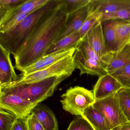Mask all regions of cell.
<instances>
[{
	"instance_id": "obj_34",
	"label": "cell",
	"mask_w": 130,
	"mask_h": 130,
	"mask_svg": "<svg viewBox=\"0 0 130 130\" xmlns=\"http://www.w3.org/2000/svg\"><path fill=\"white\" fill-rule=\"evenodd\" d=\"M8 11L0 1V24H1L5 15Z\"/></svg>"
},
{
	"instance_id": "obj_6",
	"label": "cell",
	"mask_w": 130,
	"mask_h": 130,
	"mask_svg": "<svg viewBox=\"0 0 130 130\" xmlns=\"http://www.w3.org/2000/svg\"><path fill=\"white\" fill-rule=\"evenodd\" d=\"M36 107L9 89H2L0 109L10 112L16 117H27Z\"/></svg>"
},
{
	"instance_id": "obj_1",
	"label": "cell",
	"mask_w": 130,
	"mask_h": 130,
	"mask_svg": "<svg viewBox=\"0 0 130 130\" xmlns=\"http://www.w3.org/2000/svg\"><path fill=\"white\" fill-rule=\"evenodd\" d=\"M56 7L44 15L13 56L15 68L22 71L46 55L56 42L67 18L65 5L56 0Z\"/></svg>"
},
{
	"instance_id": "obj_14",
	"label": "cell",
	"mask_w": 130,
	"mask_h": 130,
	"mask_svg": "<svg viewBox=\"0 0 130 130\" xmlns=\"http://www.w3.org/2000/svg\"><path fill=\"white\" fill-rule=\"evenodd\" d=\"M83 39L88 43L100 58L107 52L101 21L97 23L87 32Z\"/></svg>"
},
{
	"instance_id": "obj_16",
	"label": "cell",
	"mask_w": 130,
	"mask_h": 130,
	"mask_svg": "<svg viewBox=\"0 0 130 130\" xmlns=\"http://www.w3.org/2000/svg\"><path fill=\"white\" fill-rule=\"evenodd\" d=\"M94 130H110L104 115L92 105L86 108L82 116Z\"/></svg>"
},
{
	"instance_id": "obj_12",
	"label": "cell",
	"mask_w": 130,
	"mask_h": 130,
	"mask_svg": "<svg viewBox=\"0 0 130 130\" xmlns=\"http://www.w3.org/2000/svg\"><path fill=\"white\" fill-rule=\"evenodd\" d=\"M89 3L78 10L67 15L66 21L56 42L73 33L79 31L88 15Z\"/></svg>"
},
{
	"instance_id": "obj_28",
	"label": "cell",
	"mask_w": 130,
	"mask_h": 130,
	"mask_svg": "<svg viewBox=\"0 0 130 130\" xmlns=\"http://www.w3.org/2000/svg\"><path fill=\"white\" fill-rule=\"evenodd\" d=\"M16 117L10 112L0 109V130H10Z\"/></svg>"
},
{
	"instance_id": "obj_22",
	"label": "cell",
	"mask_w": 130,
	"mask_h": 130,
	"mask_svg": "<svg viewBox=\"0 0 130 130\" xmlns=\"http://www.w3.org/2000/svg\"><path fill=\"white\" fill-rule=\"evenodd\" d=\"M90 10L88 17L83 24L79 33L82 39H83L87 32L98 22H101L102 15L99 12L94 0H91L90 3Z\"/></svg>"
},
{
	"instance_id": "obj_9",
	"label": "cell",
	"mask_w": 130,
	"mask_h": 130,
	"mask_svg": "<svg viewBox=\"0 0 130 130\" xmlns=\"http://www.w3.org/2000/svg\"><path fill=\"white\" fill-rule=\"evenodd\" d=\"M73 58L76 68L80 70V75L87 74L100 77L108 73L95 60L86 56L78 48L76 50Z\"/></svg>"
},
{
	"instance_id": "obj_31",
	"label": "cell",
	"mask_w": 130,
	"mask_h": 130,
	"mask_svg": "<svg viewBox=\"0 0 130 130\" xmlns=\"http://www.w3.org/2000/svg\"><path fill=\"white\" fill-rule=\"evenodd\" d=\"M28 130H45L36 117L31 113L26 118Z\"/></svg>"
},
{
	"instance_id": "obj_29",
	"label": "cell",
	"mask_w": 130,
	"mask_h": 130,
	"mask_svg": "<svg viewBox=\"0 0 130 130\" xmlns=\"http://www.w3.org/2000/svg\"><path fill=\"white\" fill-rule=\"evenodd\" d=\"M102 15L101 22L109 20H119L130 22V8L113 13Z\"/></svg>"
},
{
	"instance_id": "obj_27",
	"label": "cell",
	"mask_w": 130,
	"mask_h": 130,
	"mask_svg": "<svg viewBox=\"0 0 130 130\" xmlns=\"http://www.w3.org/2000/svg\"><path fill=\"white\" fill-rule=\"evenodd\" d=\"M91 0H61L65 5L67 15L71 14L89 4Z\"/></svg>"
},
{
	"instance_id": "obj_21",
	"label": "cell",
	"mask_w": 130,
	"mask_h": 130,
	"mask_svg": "<svg viewBox=\"0 0 130 130\" xmlns=\"http://www.w3.org/2000/svg\"><path fill=\"white\" fill-rule=\"evenodd\" d=\"M115 27L117 51L130 43V22L116 20Z\"/></svg>"
},
{
	"instance_id": "obj_20",
	"label": "cell",
	"mask_w": 130,
	"mask_h": 130,
	"mask_svg": "<svg viewBox=\"0 0 130 130\" xmlns=\"http://www.w3.org/2000/svg\"><path fill=\"white\" fill-rule=\"evenodd\" d=\"M49 0H26L17 8L8 11L5 15L2 23L13 16L21 13H31L45 5Z\"/></svg>"
},
{
	"instance_id": "obj_15",
	"label": "cell",
	"mask_w": 130,
	"mask_h": 130,
	"mask_svg": "<svg viewBox=\"0 0 130 130\" xmlns=\"http://www.w3.org/2000/svg\"><path fill=\"white\" fill-rule=\"evenodd\" d=\"M31 113L36 116L45 130H59L58 124L55 114L45 105L39 104Z\"/></svg>"
},
{
	"instance_id": "obj_3",
	"label": "cell",
	"mask_w": 130,
	"mask_h": 130,
	"mask_svg": "<svg viewBox=\"0 0 130 130\" xmlns=\"http://www.w3.org/2000/svg\"><path fill=\"white\" fill-rule=\"evenodd\" d=\"M66 76H55L29 84L8 88L36 106L52 96L57 86Z\"/></svg>"
},
{
	"instance_id": "obj_26",
	"label": "cell",
	"mask_w": 130,
	"mask_h": 130,
	"mask_svg": "<svg viewBox=\"0 0 130 130\" xmlns=\"http://www.w3.org/2000/svg\"><path fill=\"white\" fill-rule=\"evenodd\" d=\"M77 48L79 49L89 59L95 60L101 66L106 70L107 65L97 55L94 50L86 40L83 39Z\"/></svg>"
},
{
	"instance_id": "obj_32",
	"label": "cell",
	"mask_w": 130,
	"mask_h": 130,
	"mask_svg": "<svg viewBox=\"0 0 130 130\" xmlns=\"http://www.w3.org/2000/svg\"><path fill=\"white\" fill-rule=\"evenodd\" d=\"M26 1V0H0L8 11L17 8Z\"/></svg>"
},
{
	"instance_id": "obj_13",
	"label": "cell",
	"mask_w": 130,
	"mask_h": 130,
	"mask_svg": "<svg viewBox=\"0 0 130 130\" xmlns=\"http://www.w3.org/2000/svg\"><path fill=\"white\" fill-rule=\"evenodd\" d=\"M10 54L0 44V85L2 89L20 77L16 74Z\"/></svg>"
},
{
	"instance_id": "obj_35",
	"label": "cell",
	"mask_w": 130,
	"mask_h": 130,
	"mask_svg": "<svg viewBox=\"0 0 130 130\" xmlns=\"http://www.w3.org/2000/svg\"><path fill=\"white\" fill-rule=\"evenodd\" d=\"M112 130H130V123H127L118 126Z\"/></svg>"
},
{
	"instance_id": "obj_25",
	"label": "cell",
	"mask_w": 130,
	"mask_h": 130,
	"mask_svg": "<svg viewBox=\"0 0 130 130\" xmlns=\"http://www.w3.org/2000/svg\"><path fill=\"white\" fill-rule=\"evenodd\" d=\"M109 74L115 78L123 88L130 89V64Z\"/></svg>"
},
{
	"instance_id": "obj_2",
	"label": "cell",
	"mask_w": 130,
	"mask_h": 130,
	"mask_svg": "<svg viewBox=\"0 0 130 130\" xmlns=\"http://www.w3.org/2000/svg\"><path fill=\"white\" fill-rule=\"evenodd\" d=\"M57 5L56 0H49L45 5L29 15L15 28L7 33H0L1 45L14 56L43 16Z\"/></svg>"
},
{
	"instance_id": "obj_24",
	"label": "cell",
	"mask_w": 130,
	"mask_h": 130,
	"mask_svg": "<svg viewBox=\"0 0 130 130\" xmlns=\"http://www.w3.org/2000/svg\"><path fill=\"white\" fill-rule=\"evenodd\" d=\"M32 13L19 14L13 16L5 21L1 24L0 33H4L12 30Z\"/></svg>"
},
{
	"instance_id": "obj_30",
	"label": "cell",
	"mask_w": 130,
	"mask_h": 130,
	"mask_svg": "<svg viewBox=\"0 0 130 130\" xmlns=\"http://www.w3.org/2000/svg\"><path fill=\"white\" fill-rule=\"evenodd\" d=\"M67 130H94L88 121L79 116L70 123Z\"/></svg>"
},
{
	"instance_id": "obj_33",
	"label": "cell",
	"mask_w": 130,
	"mask_h": 130,
	"mask_svg": "<svg viewBox=\"0 0 130 130\" xmlns=\"http://www.w3.org/2000/svg\"><path fill=\"white\" fill-rule=\"evenodd\" d=\"M10 130H28L26 118H17Z\"/></svg>"
},
{
	"instance_id": "obj_10",
	"label": "cell",
	"mask_w": 130,
	"mask_h": 130,
	"mask_svg": "<svg viewBox=\"0 0 130 130\" xmlns=\"http://www.w3.org/2000/svg\"><path fill=\"white\" fill-rule=\"evenodd\" d=\"M101 59L107 65L106 69L110 73L130 64V43L119 51L107 52Z\"/></svg>"
},
{
	"instance_id": "obj_17",
	"label": "cell",
	"mask_w": 130,
	"mask_h": 130,
	"mask_svg": "<svg viewBox=\"0 0 130 130\" xmlns=\"http://www.w3.org/2000/svg\"><path fill=\"white\" fill-rule=\"evenodd\" d=\"M82 40L79 31L73 33L56 42L49 50L46 55L71 48L76 49Z\"/></svg>"
},
{
	"instance_id": "obj_36",
	"label": "cell",
	"mask_w": 130,
	"mask_h": 130,
	"mask_svg": "<svg viewBox=\"0 0 130 130\" xmlns=\"http://www.w3.org/2000/svg\"><path fill=\"white\" fill-rule=\"evenodd\" d=\"M2 87H1L0 85V97H1V96L2 94Z\"/></svg>"
},
{
	"instance_id": "obj_8",
	"label": "cell",
	"mask_w": 130,
	"mask_h": 130,
	"mask_svg": "<svg viewBox=\"0 0 130 130\" xmlns=\"http://www.w3.org/2000/svg\"><path fill=\"white\" fill-rule=\"evenodd\" d=\"M122 88V85L110 74L108 73L101 76L92 91L95 101L115 95Z\"/></svg>"
},
{
	"instance_id": "obj_5",
	"label": "cell",
	"mask_w": 130,
	"mask_h": 130,
	"mask_svg": "<svg viewBox=\"0 0 130 130\" xmlns=\"http://www.w3.org/2000/svg\"><path fill=\"white\" fill-rule=\"evenodd\" d=\"M63 109L72 115L82 117L84 111L95 102L93 91L83 87L70 88L61 96Z\"/></svg>"
},
{
	"instance_id": "obj_37",
	"label": "cell",
	"mask_w": 130,
	"mask_h": 130,
	"mask_svg": "<svg viewBox=\"0 0 130 130\" xmlns=\"http://www.w3.org/2000/svg\"><path fill=\"white\" fill-rule=\"evenodd\" d=\"M1 24H0V29H1Z\"/></svg>"
},
{
	"instance_id": "obj_4",
	"label": "cell",
	"mask_w": 130,
	"mask_h": 130,
	"mask_svg": "<svg viewBox=\"0 0 130 130\" xmlns=\"http://www.w3.org/2000/svg\"><path fill=\"white\" fill-rule=\"evenodd\" d=\"M75 68L73 55L70 56L44 69L27 75L20 76L17 80L12 82L2 89L32 84L53 76H66L69 77Z\"/></svg>"
},
{
	"instance_id": "obj_11",
	"label": "cell",
	"mask_w": 130,
	"mask_h": 130,
	"mask_svg": "<svg viewBox=\"0 0 130 130\" xmlns=\"http://www.w3.org/2000/svg\"><path fill=\"white\" fill-rule=\"evenodd\" d=\"M76 50L75 48H71L46 55L32 65L24 68L22 71L21 76L44 69L66 57L73 55Z\"/></svg>"
},
{
	"instance_id": "obj_19",
	"label": "cell",
	"mask_w": 130,
	"mask_h": 130,
	"mask_svg": "<svg viewBox=\"0 0 130 130\" xmlns=\"http://www.w3.org/2000/svg\"><path fill=\"white\" fill-rule=\"evenodd\" d=\"M116 20H109L101 22L107 52L117 50Z\"/></svg>"
},
{
	"instance_id": "obj_7",
	"label": "cell",
	"mask_w": 130,
	"mask_h": 130,
	"mask_svg": "<svg viewBox=\"0 0 130 130\" xmlns=\"http://www.w3.org/2000/svg\"><path fill=\"white\" fill-rule=\"evenodd\" d=\"M92 105L104 115L110 130L129 123L123 113L115 95L95 101Z\"/></svg>"
},
{
	"instance_id": "obj_23",
	"label": "cell",
	"mask_w": 130,
	"mask_h": 130,
	"mask_svg": "<svg viewBox=\"0 0 130 130\" xmlns=\"http://www.w3.org/2000/svg\"><path fill=\"white\" fill-rule=\"evenodd\" d=\"M115 95L123 113L130 123V89L123 87Z\"/></svg>"
},
{
	"instance_id": "obj_18",
	"label": "cell",
	"mask_w": 130,
	"mask_h": 130,
	"mask_svg": "<svg viewBox=\"0 0 130 130\" xmlns=\"http://www.w3.org/2000/svg\"><path fill=\"white\" fill-rule=\"evenodd\" d=\"M102 14L110 13L130 8V0H94Z\"/></svg>"
}]
</instances>
